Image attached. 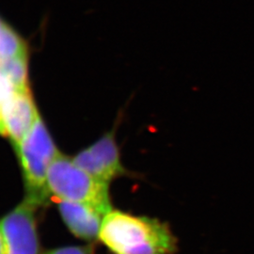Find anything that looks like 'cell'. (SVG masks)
<instances>
[{"label":"cell","instance_id":"1","mask_svg":"<svg viewBox=\"0 0 254 254\" xmlns=\"http://www.w3.org/2000/svg\"><path fill=\"white\" fill-rule=\"evenodd\" d=\"M99 239L114 254H177L178 239L167 222L112 210L104 218Z\"/></svg>","mask_w":254,"mask_h":254},{"label":"cell","instance_id":"2","mask_svg":"<svg viewBox=\"0 0 254 254\" xmlns=\"http://www.w3.org/2000/svg\"><path fill=\"white\" fill-rule=\"evenodd\" d=\"M14 149L24 177L27 193L25 200L39 207L48 203L51 195L47 188V173L60 152L41 115Z\"/></svg>","mask_w":254,"mask_h":254},{"label":"cell","instance_id":"3","mask_svg":"<svg viewBox=\"0 0 254 254\" xmlns=\"http://www.w3.org/2000/svg\"><path fill=\"white\" fill-rule=\"evenodd\" d=\"M109 184L99 181L86 173L73 159L60 152L47 173V188L57 200L85 203L97 209L104 216L112 211Z\"/></svg>","mask_w":254,"mask_h":254},{"label":"cell","instance_id":"4","mask_svg":"<svg viewBox=\"0 0 254 254\" xmlns=\"http://www.w3.org/2000/svg\"><path fill=\"white\" fill-rule=\"evenodd\" d=\"M38 208L25 200L0 219L6 254H42L35 216Z\"/></svg>","mask_w":254,"mask_h":254},{"label":"cell","instance_id":"5","mask_svg":"<svg viewBox=\"0 0 254 254\" xmlns=\"http://www.w3.org/2000/svg\"><path fill=\"white\" fill-rule=\"evenodd\" d=\"M73 160L92 177L107 184L119 177L136 176L127 170L121 161L120 150L115 140V129L74 155Z\"/></svg>","mask_w":254,"mask_h":254},{"label":"cell","instance_id":"6","mask_svg":"<svg viewBox=\"0 0 254 254\" xmlns=\"http://www.w3.org/2000/svg\"><path fill=\"white\" fill-rule=\"evenodd\" d=\"M39 116L30 89L19 90L9 97L2 109V125L13 147L27 136Z\"/></svg>","mask_w":254,"mask_h":254},{"label":"cell","instance_id":"7","mask_svg":"<svg viewBox=\"0 0 254 254\" xmlns=\"http://www.w3.org/2000/svg\"><path fill=\"white\" fill-rule=\"evenodd\" d=\"M59 212L65 225L73 236L90 242L99 239L104 216L91 205L69 200H58Z\"/></svg>","mask_w":254,"mask_h":254},{"label":"cell","instance_id":"8","mask_svg":"<svg viewBox=\"0 0 254 254\" xmlns=\"http://www.w3.org/2000/svg\"><path fill=\"white\" fill-rule=\"evenodd\" d=\"M28 88H22L11 79L8 73L0 67V136H5L2 125V109L5 103L9 97L19 90H25Z\"/></svg>","mask_w":254,"mask_h":254},{"label":"cell","instance_id":"9","mask_svg":"<svg viewBox=\"0 0 254 254\" xmlns=\"http://www.w3.org/2000/svg\"><path fill=\"white\" fill-rule=\"evenodd\" d=\"M93 247L89 246H71L47 251L42 254H92Z\"/></svg>","mask_w":254,"mask_h":254},{"label":"cell","instance_id":"10","mask_svg":"<svg viewBox=\"0 0 254 254\" xmlns=\"http://www.w3.org/2000/svg\"><path fill=\"white\" fill-rule=\"evenodd\" d=\"M10 27L8 23H6L3 19L0 17V37L2 36L4 33H5V31Z\"/></svg>","mask_w":254,"mask_h":254},{"label":"cell","instance_id":"11","mask_svg":"<svg viewBox=\"0 0 254 254\" xmlns=\"http://www.w3.org/2000/svg\"><path fill=\"white\" fill-rule=\"evenodd\" d=\"M0 254H6V245H5V240H4V236L1 229H0Z\"/></svg>","mask_w":254,"mask_h":254}]
</instances>
